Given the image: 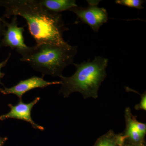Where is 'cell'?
Wrapping results in <instances>:
<instances>
[{
	"instance_id": "1",
	"label": "cell",
	"mask_w": 146,
	"mask_h": 146,
	"mask_svg": "<svg viewBox=\"0 0 146 146\" xmlns=\"http://www.w3.org/2000/svg\"><path fill=\"white\" fill-rule=\"evenodd\" d=\"M1 7L5 8V18L20 16L26 20L29 32L36 44L70 45L63 39V33L69 29L65 27L62 14L48 12L38 0H0Z\"/></svg>"
},
{
	"instance_id": "2",
	"label": "cell",
	"mask_w": 146,
	"mask_h": 146,
	"mask_svg": "<svg viewBox=\"0 0 146 146\" xmlns=\"http://www.w3.org/2000/svg\"><path fill=\"white\" fill-rule=\"evenodd\" d=\"M108 63V59L101 56H96L91 61L73 63L76 68L75 73L71 76L60 77L59 94L66 98L72 93L78 92L84 99H96L101 84L107 76Z\"/></svg>"
},
{
	"instance_id": "3",
	"label": "cell",
	"mask_w": 146,
	"mask_h": 146,
	"mask_svg": "<svg viewBox=\"0 0 146 146\" xmlns=\"http://www.w3.org/2000/svg\"><path fill=\"white\" fill-rule=\"evenodd\" d=\"M77 52L76 46L39 44L31 47L20 60L42 73V77L45 75L60 77L63 70L73 64Z\"/></svg>"
},
{
	"instance_id": "4",
	"label": "cell",
	"mask_w": 146,
	"mask_h": 146,
	"mask_svg": "<svg viewBox=\"0 0 146 146\" xmlns=\"http://www.w3.org/2000/svg\"><path fill=\"white\" fill-rule=\"evenodd\" d=\"M88 6L86 7L78 6L69 11L76 15L78 21L88 25L95 32L108 21V13L104 8L99 7L98 5L101 1H86Z\"/></svg>"
},
{
	"instance_id": "5",
	"label": "cell",
	"mask_w": 146,
	"mask_h": 146,
	"mask_svg": "<svg viewBox=\"0 0 146 146\" xmlns=\"http://www.w3.org/2000/svg\"><path fill=\"white\" fill-rule=\"evenodd\" d=\"M6 30L0 41V48L9 47L15 50L22 56L26 54L31 47L28 46L25 43L23 32L24 27H18L17 16H13L11 23L4 19Z\"/></svg>"
},
{
	"instance_id": "6",
	"label": "cell",
	"mask_w": 146,
	"mask_h": 146,
	"mask_svg": "<svg viewBox=\"0 0 146 146\" xmlns=\"http://www.w3.org/2000/svg\"><path fill=\"white\" fill-rule=\"evenodd\" d=\"M125 130L123 133L126 137L127 141L137 145L145 144L146 123L137 121L136 117L133 115L129 107H127L125 110Z\"/></svg>"
},
{
	"instance_id": "7",
	"label": "cell",
	"mask_w": 146,
	"mask_h": 146,
	"mask_svg": "<svg viewBox=\"0 0 146 146\" xmlns=\"http://www.w3.org/2000/svg\"><path fill=\"white\" fill-rule=\"evenodd\" d=\"M40 99L39 97H36L34 100L29 104L25 103L21 99L20 100L18 103L15 105L9 104L10 111L7 114L0 115V120L3 121L8 119L23 120L30 123L32 127L35 129L42 131L44 130L43 127L35 123L31 117L32 109L34 106L39 102Z\"/></svg>"
},
{
	"instance_id": "8",
	"label": "cell",
	"mask_w": 146,
	"mask_h": 146,
	"mask_svg": "<svg viewBox=\"0 0 146 146\" xmlns=\"http://www.w3.org/2000/svg\"><path fill=\"white\" fill-rule=\"evenodd\" d=\"M60 84V81L48 82L46 81L43 77L33 76L25 80H21L16 85L11 88L4 89L0 88V92L4 95L13 94L22 99L24 94L28 91L36 88H44L50 85Z\"/></svg>"
},
{
	"instance_id": "9",
	"label": "cell",
	"mask_w": 146,
	"mask_h": 146,
	"mask_svg": "<svg viewBox=\"0 0 146 146\" xmlns=\"http://www.w3.org/2000/svg\"><path fill=\"white\" fill-rule=\"evenodd\" d=\"M38 1L45 10L52 14H59L78 6L75 0H38Z\"/></svg>"
},
{
	"instance_id": "10",
	"label": "cell",
	"mask_w": 146,
	"mask_h": 146,
	"mask_svg": "<svg viewBox=\"0 0 146 146\" xmlns=\"http://www.w3.org/2000/svg\"><path fill=\"white\" fill-rule=\"evenodd\" d=\"M118 134L112 129L98 138L94 146H118Z\"/></svg>"
},
{
	"instance_id": "11",
	"label": "cell",
	"mask_w": 146,
	"mask_h": 146,
	"mask_svg": "<svg viewBox=\"0 0 146 146\" xmlns=\"http://www.w3.org/2000/svg\"><path fill=\"white\" fill-rule=\"evenodd\" d=\"M115 2L116 3L121 5L142 9L144 8L142 5L145 2V1L142 0H117Z\"/></svg>"
},
{
	"instance_id": "12",
	"label": "cell",
	"mask_w": 146,
	"mask_h": 146,
	"mask_svg": "<svg viewBox=\"0 0 146 146\" xmlns=\"http://www.w3.org/2000/svg\"><path fill=\"white\" fill-rule=\"evenodd\" d=\"M141 100L138 104L136 105L134 108L136 110H146V93L144 92L141 95Z\"/></svg>"
},
{
	"instance_id": "13",
	"label": "cell",
	"mask_w": 146,
	"mask_h": 146,
	"mask_svg": "<svg viewBox=\"0 0 146 146\" xmlns=\"http://www.w3.org/2000/svg\"><path fill=\"white\" fill-rule=\"evenodd\" d=\"M11 53H9V54L7 58L5 60L0 63V84L3 85L4 87L5 86H4L1 80L5 76V74L4 73L1 72V70L2 68H3V67H5L6 65H7V63H8L9 60V58H10L11 57Z\"/></svg>"
},
{
	"instance_id": "14",
	"label": "cell",
	"mask_w": 146,
	"mask_h": 146,
	"mask_svg": "<svg viewBox=\"0 0 146 146\" xmlns=\"http://www.w3.org/2000/svg\"><path fill=\"white\" fill-rule=\"evenodd\" d=\"M4 18H0V41L2 38L6 30V27L4 23Z\"/></svg>"
},
{
	"instance_id": "15",
	"label": "cell",
	"mask_w": 146,
	"mask_h": 146,
	"mask_svg": "<svg viewBox=\"0 0 146 146\" xmlns=\"http://www.w3.org/2000/svg\"><path fill=\"white\" fill-rule=\"evenodd\" d=\"M123 146H146V144H143V145H137V144L130 143L126 140L125 143Z\"/></svg>"
},
{
	"instance_id": "16",
	"label": "cell",
	"mask_w": 146,
	"mask_h": 146,
	"mask_svg": "<svg viewBox=\"0 0 146 146\" xmlns=\"http://www.w3.org/2000/svg\"><path fill=\"white\" fill-rule=\"evenodd\" d=\"M7 140H8V138L7 137L3 138L0 136V146H3Z\"/></svg>"
}]
</instances>
